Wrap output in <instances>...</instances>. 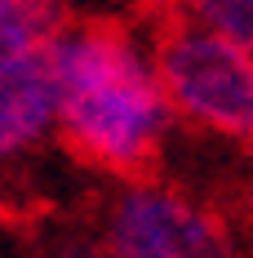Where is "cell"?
<instances>
[{"instance_id":"6da1fadb","label":"cell","mask_w":253,"mask_h":258,"mask_svg":"<svg viewBox=\"0 0 253 258\" xmlns=\"http://www.w3.org/2000/svg\"><path fill=\"white\" fill-rule=\"evenodd\" d=\"M45 58L67 147L98 169L142 178L178 125L155 72V49L129 27L76 23L49 36Z\"/></svg>"},{"instance_id":"7a4b0ae2","label":"cell","mask_w":253,"mask_h":258,"mask_svg":"<svg viewBox=\"0 0 253 258\" xmlns=\"http://www.w3.org/2000/svg\"><path fill=\"white\" fill-rule=\"evenodd\" d=\"M155 72L174 120L231 143H253V58L200 23H178L155 45Z\"/></svg>"},{"instance_id":"3957f363","label":"cell","mask_w":253,"mask_h":258,"mask_svg":"<svg viewBox=\"0 0 253 258\" xmlns=\"http://www.w3.org/2000/svg\"><path fill=\"white\" fill-rule=\"evenodd\" d=\"M107 258H240L222 218L155 178H129L102 218Z\"/></svg>"},{"instance_id":"277c9868","label":"cell","mask_w":253,"mask_h":258,"mask_svg":"<svg viewBox=\"0 0 253 258\" xmlns=\"http://www.w3.org/2000/svg\"><path fill=\"white\" fill-rule=\"evenodd\" d=\"M53 134L58 107L45 49L0 53V174L36 156Z\"/></svg>"},{"instance_id":"5b68a950","label":"cell","mask_w":253,"mask_h":258,"mask_svg":"<svg viewBox=\"0 0 253 258\" xmlns=\"http://www.w3.org/2000/svg\"><path fill=\"white\" fill-rule=\"evenodd\" d=\"M53 31H58L53 9L31 5V0H0V53L45 49Z\"/></svg>"},{"instance_id":"8992f818","label":"cell","mask_w":253,"mask_h":258,"mask_svg":"<svg viewBox=\"0 0 253 258\" xmlns=\"http://www.w3.org/2000/svg\"><path fill=\"white\" fill-rule=\"evenodd\" d=\"M191 23L253 58V0H200L191 5Z\"/></svg>"}]
</instances>
